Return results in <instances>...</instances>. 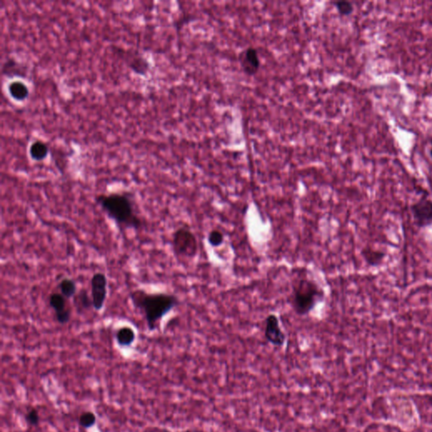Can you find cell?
Wrapping results in <instances>:
<instances>
[{
  "instance_id": "cell-11",
  "label": "cell",
  "mask_w": 432,
  "mask_h": 432,
  "mask_svg": "<svg viewBox=\"0 0 432 432\" xmlns=\"http://www.w3.org/2000/svg\"><path fill=\"white\" fill-rule=\"evenodd\" d=\"M74 304L79 314L85 310L93 308L91 296H89L85 289H81L74 297Z\"/></svg>"
},
{
  "instance_id": "cell-18",
  "label": "cell",
  "mask_w": 432,
  "mask_h": 432,
  "mask_svg": "<svg viewBox=\"0 0 432 432\" xmlns=\"http://www.w3.org/2000/svg\"><path fill=\"white\" fill-rule=\"evenodd\" d=\"M25 419L30 426H33V427L38 426L39 421H40V416H39L38 409H35V408L29 409L26 413Z\"/></svg>"
},
{
  "instance_id": "cell-10",
  "label": "cell",
  "mask_w": 432,
  "mask_h": 432,
  "mask_svg": "<svg viewBox=\"0 0 432 432\" xmlns=\"http://www.w3.org/2000/svg\"><path fill=\"white\" fill-rule=\"evenodd\" d=\"M136 334L130 326H122L115 332V340L118 345L122 348H128L134 344Z\"/></svg>"
},
{
  "instance_id": "cell-6",
  "label": "cell",
  "mask_w": 432,
  "mask_h": 432,
  "mask_svg": "<svg viewBox=\"0 0 432 432\" xmlns=\"http://www.w3.org/2000/svg\"><path fill=\"white\" fill-rule=\"evenodd\" d=\"M68 301L69 300L60 292H52L49 296L50 308L54 311L56 321L59 324H67L71 319L72 310Z\"/></svg>"
},
{
  "instance_id": "cell-14",
  "label": "cell",
  "mask_w": 432,
  "mask_h": 432,
  "mask_svg": "<svg viewBox=\"0 0 432 432\" xmlns=\"http://www.w3.org/2000/svg\"><path fill=\"white\" fill-rule=\"evenodd\" d=\"M58 288L59 292L63 296H65L68 300L74 298L77 294V285H76V281L73 278H62L58 283Z\"/></svg>"
},
{
  "instance_id": "cell-16",
  "label": "cell",
  "mask_w": 432,
  "mask_h": 432,
  "mask_svg": "<svg viewBox=\"0 0 432 432\" xmlns=\"http://www.w3.org/2000/svg\"><path fill=\"white\" fill-rule=\"evenodd\" d=\"M225 241V236L223 232L220 230H212L208 235V242L213 247H221Z\"/></svg>"
},
{
  "instance_id": "cell-2",
  "label": "cell",
  "mask_w": 432,
  "mask_h": 432,
  "mask_svg": "<svg viewBox=\"0 0 432 432\" xmlns=\"http://www.w3.org/2000/svg\"><path fill=\"white\" fill-rule=\"evenodd\" d=\"M129 299L134 308L144 314L150 331L156 330L160 320L179 304V300L175 295L151 293L141 289L131 291Z\"/></svg>"
},
{
  "instance_id": "cell-9",
  "label": "cell",
  "mask_w": 432,
  "mask_h": 432,
  "mask_svg": "<svg viewBox=\"0 0 432 432\" xmlns=\"http://www.w3.org/2000/svg\"><path fill=\"white\" fill-rule=\"evenodd\" d=\"M239 63L244 73L247 76L256 75L260 68L258 52L254 47H247L239 54Z\"/></svg>"
},
{
  "instance_id": "cell-3",
  "label": "cell",
  "mask_w": 432,
  "mask_h": 432,
  "mask_svg": "<svg viewBox=\"0 0 432 432\" xmlns=\"http://www.w3.org/2000/svg\"><path fill=\"white\" fill-rule=\"evenodd\" d=\"M323 296V291L316 282L309 278H301L294 284L289 302L297 315L306 316L322 301Z\"/></svg>"
},
{
  "instance_id": "cell-15",
  "label": "cell",
  "mask_w": 432,
  "mask_h": 432,
  "mask_svg": "<svg viewBox=\"0 0 432 432\" xmlns=\"http://www.w3.org/2000/svg\"><path fill=\"white\" fill-rule=\"evenodd\" d=\"M79 423L84 429H89L96 425V415L91 411L83 412L79 418Z\"/></svg>"
},
{
  "instance_id": "cell-17",
  "label": "cell",
  "mask_w": 432,
  "mask_h": 432,
  "mask_svg": "<svg viewBox=\"0 0 432 432\" xmlns=\"http://www.w3.org/2000/svg\"><path fill=\"white\" fill-rule=\"evenodd\" d=\"M334 4L340 15L342 16L351 15L354 11V6L349 1H338L334 2Z\"/></svg>"
},
{
  "instance_id": "cell-5",
  "label": "cell",
  "mask_w": 432,
  "mask_h": 432,
  "mask_svg": "<svg viewBox=\"0 0 432 432\" xmlns=\"http://www.w3.org/2000/svg\"><path fill=\"white\" fill-rule=\"evenodd\" d=\"M108 278L104 273L97 272L90 279V296L93 308L96 312L102 311L108 298Z\"/></svg>"
},
{
  "instance_id": "cell-19",
  "label": "cell",
  "mask_w": 432,
  "mask_h": 432,
  "mask_svg": "<svg viewBox=\"0 0 432 432\" xmlns=\"http://www.w3.org/2000/svg\"><path fill=\"white\" fill-rule=\"evenodd\" d=\"M431 156H432V150H431Z\"/></svg>"
},
{
  "instance_id": "cell-1",
  "label": "cell",
  "mask_w": 432,
  "mask_h": 432,
  "mask_svg": "<svg viewBox=\"0 0 432 432\" xmlns=\"http://www.w3.org/2000/svg\"><path fill=\"white\" fill-rule=\"evenodd\" d=\"M96 201L102 211L116 224L120 231L139 230L142 227V220L138 215L134 198L129 193L99 195L96 196Z\"/></svg>"
},
{
  "instance_id": "cell-4",
  "label": "cell",
  "mask_w": 432,
  "mask_h": 432,
  "mask_svg": "<svg viewBox=\"0 0 432 432\" xmlns=\"http://www.w3.org/2000/svg\"><path fill=\"white\" fill-rule=\"evenodd\" d=\"M172 250L177 258L192 259L198 252L197 238L194 232L186 227H179L175 231L171 240Z\"/></svg>"
},
{
  "instance_id": "cell-8",
  "label": "cell",
  "mask_w": 432,
  "mask_h": 432,
  "mask_svg": "<svg viewBox=\"0 0 432 432\" xmlns=\"http://www.w3.org/2000/svg\"><path fill=\"white\" fill-rule=\"evenodd\" d=\"M414 221L419 227H428L432 224V200L422 197L411 205Z\"/></svg>"
},
{
  "instance_id": "cell-13",
  "label": "cell",
  "mask_w": 432,
  "mask_h": 432,
  "mask_svg": "<svg viewBox=\"0 0 432 432\" xmlns=\"http://www.w3.org/2000/svg\"><path fill=\"white\" fill-rule=\"evenodd\" d=\"M29 153L32 159L41 161L47 157L48 147L43 141L36 140L30 146Z\"/></svg>"
},
{
  "instance_id": "cell-12",
  "label": "cell",
  "mask_w": 432,
  "mask_h": 432,
  "mask_svg": "<svg viewBox=\"0 0 432 432\" xmlns=\"http://www.w3.org/2000/svg\"><path fill=\"white\" fill-rule=\"evenodd\" d=\"M9 92L12 98L19 102H22L29 96V89L25 83L20 80H15L9 84Z\"/></svg>"
},
{
  "instance_id": "cell-7",
  "label": "cell",
  "mask_w": 432,
  "mask_h": 432,
  "mask_svg": "<svg viewBox=\"0 0 432 432\" xmlns=\"http://www.w3.org/2000/svg\"><path fill=\"white\" fill-rule=\"evenodd\" d=\"M264 337L271 345L281 347L286 340V335L279 326V320L275 314H270L265 320Z\"/></svg>"
}]
</instances>
